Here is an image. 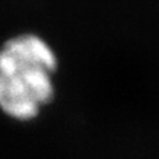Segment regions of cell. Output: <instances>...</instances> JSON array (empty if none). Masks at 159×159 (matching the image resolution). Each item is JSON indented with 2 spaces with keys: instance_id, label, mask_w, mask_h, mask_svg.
<instances>
[{
  "instance_id": "6da1fadb",
  "label": "cell",
  "mask_w": 159,
  "mask_h": 159,
  "mask_svg": "<svg viewBox=\"0 0 159 159\" xmlns=\"http://www.w3.org/2000/svg\"><path fill=\"white\" fill-rule=\"evenodd\" d=\"M57 57L36 35L13 38L0 50V107L11 117L28 120L52 101Z\"/></svg>"
}]
</instances>
